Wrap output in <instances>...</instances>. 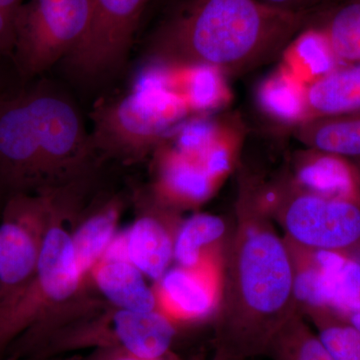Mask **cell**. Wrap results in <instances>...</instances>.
Returning a JSON list of instances; mask_svg holds the SVG:
<instances>
[{"label": "cell", "mask_w": 360, "mask_h": 360, "mask_svg": "<svg viewBox=\"0 0 360 360\" xmlns=\"http://www.w3.org/2000/svg\"><path fill=\"white\" fill-rule=\"evenodd\" d=\"M226 232V222L217 215L200 213L189 217L174 233V259L181 266H195L208 253L219 250Z\"/></svg>", "instance_id": "cell-19"}, {"label": "cell", "mask_w": 360, "mask_h": 360, "mask_svg": "<svg viewBox=\"0 0 360 360\" xmlns=\"http://www.w3.org/2000/svg\"><path fill=\"white\" fill-rule=\"evenodd\" d=\"M158 217L137 219L125 233L127 259L144 276L160 281L174 259V234Z\"/></svg>", "instance_id": "cell-15"}, {"label": "cell", "mask_w": 360, "mask_h": 360, "mask_svg": "<svg viewBox=\"0 0 360 360\" xmlns=\"http://www.w3.org/2000/svg\"><path fill=\"white\" fill-rule=\"evenodd\" d=\"M260 202L286 239L312 250L348 252L360 245V205L326 198L297 186L290 175L264 186L257 181Z\"/></svg>", "instance_id": "cell-5"}, {"label": "cell", "mask_w": 360, "mask_h": 360, "mask_svg": "<svg viewBox=\"0 0 360 360\" xmlns=\"http://www.w3.org/2000/svg\"><path fill=\"white\" fill-rule=\"evenodd\" d=\"M82 277L73 250L72 236L63 227L51 225L40 245L33 283L44 302L58 304L70 300L79 290Z\"/></svg>", "instance_id": "cell-11"}, {"label": "cell", "mask_w": 360, "mask_h": 360, "mask_svg": "<svg viewBox=\"0 0 360 360\" xmlns=\"http://www.w3.org/2000/svg\"><path fill=\"white\" fill-rule=\"evenodd\" d=\"M210 360H241V359H231V357L224 356V355H221L219 354H217V352H214V355H213L212 359Z\"/></svg>", "instance_id": "cell-29"}, {"label": "cell", "mask_w": 360, "mask_h": 360, "mask_svg": "<svg viewBox=\"0 0 360 360\" xmlns=\"http://www.w3.org/2000/svg\"><path fill=\"white\" fill-rule=\"evenodd\" d=\"M354 162L355 170H356L357 177H359V184L360 189V158H350Z\"/></svg>", "instance_id": "cell-28"}, {"label": "cell", "mask_w": 360, "mask_h": 360, "mask_svg": "<svg viewBox=\"0 0 360 360\" xmlns=\"http://www.w3.org/2000/svg\"><path fill=\"white\" fill-rule=\"evenodd\" d=\"M307 316L314 322L319 338L335 360H360V331L345 317L315 310Z\"/></svg>", "instance_id": "cell-23"}, {"label": "cell", "mask_w": 360, "mask_h": 360, "mask_svg": "<svg viewBox=\"0 0 360 360\" xmlns=\"http://www.w3.org/2000/svg\"><path fill=\"white\" fill-rule=\"evenodd\" d=\"M90 135L75 106L37 87L0 96V181L21 187L77 172L89 158Z\"/></svg>", "instance_id": "cell-3"}, {"label": "cell", "mask_w": 360, "mask_h": 360, "mask_svg": "<svg viewBox=\"0 0 360 360\" xmlns=\"http://www.w3.org/2000/svg\"><path fill=\"white\" fill-rule=\"evenodd\" d=\"M290 176L310 193L360 205L359 177L350 158L309 148L296 156Z\"/></svg>", "instance_id": "cell-12"}, {"label": "cell", "mask_w": 360, "mask_h": 360, "mask_svg": "<svg viewBox=\"0 0 360 360\" xmlns=\"http://www.w3.org/2000/svg\"><path fill=\"white\" fill-rule=\"evenodd\" d=\"M15 18L0 9V56H13L15 42Z\"/></svg>", "instance_id": "cell-25"}, {"label": "cell", "mask_w": 360, "mask_h": 360, "mask_svg": "<svg viewBox=\"0 0 360 360\" xmlns=\"http://www.w3.org/2000/svg\"><path fill=\"white\" fill-rule=\"evenodd\" d=\"M94 360H165V357L160 359H146V357L136 356L118 349L101 350Z\"/></svg>", "instance_id": "cell-26"}, {"label": "cell", "mask_w": 360, "mask_h": 360, "mask_svg": "<svg viewBox=\"0 0 360 360\" xmlns=\"http://www.w3.org/2000/svg\"><path fill=\"white\" fill-rule=\"evenodd\" d=\"M319 13L323 16L312 14L307 26L319 33L336 63H360V0H349Z\"/></svg>", "instance_id": "cell-18"}, {"label": "cell", "mask_w": 360, "mask_h": 360, "mask_svg": "<svg viewBox=\"0 0 360 360\" xmlns=\"http://www.w3.org/2000/svg\"><path fill=\"white\" fill-rule=\"evenodd\" d=\"M220 250L208 253L195 266L177 265L156 281V309L174 324L201 321L215 314L221 290Z\"/></svg>", "instance_id": "cell-9"}, {"label": "cell", "mask_w": 360, "mask_h": 360, "mask_svg": "<svg viewBox=\"0 0 360 360\" xmlns=\"http://www.w3.org/2000/svg\"><path fill=\"white\" fill-rule=\"evenodd\" d=\"M305 120L360 111V63L342 65L304 87Z\"/></svg>", "instance_id": "cell-14"}, {"label": "cell", "mask_w": 360, "mask_h": 360, "mask_svg": "<svg viewBox=\"0 0 360 360\" xmlns=\"http://www.w3.org/2000/svg\"><path fill=\"white\" fill-rule=\"evenodd\" d=\"M91 20V0H25L16 15L11 56L21 77H37L68 58Z\"/></svg>", "instance_id": "cell-6"}, {"label": "cell", "mask_w": 360, "mask_h": 360, "mask_svg": "<svg viewBox=\"0 0 360 360\" xmlns=\"http://www.w3.org/2000/svg\"><path fill=\"white\" fill-rule=\"evenodd\" d=\"M265 355L272 360H335L300 312L272 338Z\"/></svg>", "instance_id": "cell-21"}, {"label": "cell", "mask_w": 360, "mask_h": 360, "mask_svg": "<svg viewBox=\"0 0 360 360\" xmlns=\"http://www.w3.org/2000/svg\"><path fill=\"white\" fill-rule=\"evenodd\" d=\"M307 148L347 158H360V111L310 118L295 125Z\"/></svg>", "instance_id": "cell-17"}, {"label": "cell", "mask_w": 360, "mask_h": 360, "mask_svg": "<svg viewBox=\"0 0 360 360\" xmlns=\"http://www.w3.org/2000/svg\"><path fill=\"white\" fill-rule=\"evenodd\" d=\"M149 0H91L92 20L82 44L66 58L84 75H103L129 52Z\"/></svg>", "instance_id": "cell-8"}, {"label": "cell", "mask_w": 360, "mask_h": 360, "mask_svg": "<svg viewBox=\"0 0 360 360\" xmlns=\"http://www.w3.org/2000/svg\"><path fill=\"white\" fill-rule=\"evenodd\" d=\"M303 92L304 87L298 86L288 75L278 73L262 84L260 103L272 117L296 125L307 118Z\"/></svg>", "instance_id": "cell-22"}, {"label": "cell", "mask_w": 360, "mask_h": 360, "mask_svg": "<svg viewBox=\"0 0 360 360\" xmlns=\"http://www.w3.org/2000/svg\"><path fill=\"white\" fill-rule=\"evenodd\" d=\"M257 1L279 11L310 16L322 11L324 7L336 4L340 0H257Z\"/></svg>", "instance_id": "cell-24"}, {"label": "cell", "mask_w": 360, "mask_h": 360, "mask_svg": "<svg viewBox=\"0 0 360 360\" xmlns=\"http://www.w3.org/2000/svg\"><path fill=\"white\" fill-rule=\"evenodd\" d=\"M182 99L150 79L125 96L97 104L90 139L97 150L136 160L167 141L189 112Z\"/></svg>", "instance_id": "cell-4"}, {"label": "cell", "mask_w": 360, "mask_h": 360, "mask_svg": "<svg viewBox=\"0 0 360 360\" xmlns=\"http://www.w3.org/2000/svg\"><path fill=\"white\" fill-rule=\"evenodd\" d=\"M309 20L257 0H184L156 30L150 53L165 66L240 75L283 56Z\"/></svg>", "instance_id": "cell-2"}, {"label": "cell", "mask_w": 360, "mask_h": 360, "mask_svg": "<svg viewBox=\"0 0 360 360\" xmlns=\"http://www.w3.org/2000/svg\"><path fill=\"white\" fill-rule=\"evenodd\" d=\"M97 288L120 309L156 310L155 291L129 260L101 258L91 270Z\"/></svg>", "instance_id": "cell-16"}, {"label": "cell", "mask_w": 360, "mask_h": 360, "mask_svg": "<svg viewBox=\"0 0 360 360\" xmlns=\"http://www.w3.org/2000/svg\"><path fill=\"white\" fill-rule=\"evenodd\" d=\"M9 210L15 217L0 225V283L6 288H20L34 278L41 238L25 224L20 196Z\"/></svg>", "instance_id": "cell-13"}, {"label": "cell", "mask_w": 360, "mask_h": 360, "mask_svg": "<svg viewBox=\"0 0 360 360\" xmlns=\"http://www.w3.org/2000/svg\"><path fill=\"white\" fill-rule=\"evenodd\" d=\"M155 193L163 205L191 207L205 202L220 184L198 161L165 142L158 148Z\"/></svg>", "instance_id": "cell-10"}, {"label": "cell", "mask_w": 360, "mask_h": 360, "mask_svg": "<svg viewBox=\"0 0 360 360\" xmlns=\"http://www.w3.org/2000/svg\"><path fill=\"white\" fill-rule=\"evenodd\" d=\"M296 312L290 250L260 202L257 180L246 175L222 255L215 352L241 360L265 355Z\"/></svg>", "instance_id": "cell-1"}, {"label": "cell", "mask_w": 360, "mask_h": 360, "mask_svg": "<svg viewBox=\"0 0 360 360\" xmlns=\"http://www.w3.org/2000/svg\"><path fill=\"white\" fill-rule=\"evenodd\" d=\"M347 321H349L357 330L360 331V311L355 312V314L350 315Z\"/></svg>", "instance_id": "cell-27"}, {"label": "cell", "mask_w": 360, "mask_h": 360, "mask_svg": "<svg viewBox=\"0 0 360 360\" xmlns=\"http://www.w3.org/2000/svg\"><path fill=\"white\" fill-rule=\"evenodd\" d=\"M117 219L118 206L111 202L85 220L72 236L75 259L82 277L91 272L110 248Z\"/></svg>", "instance_id": "cell-20"}, {"label": "cell", "mask_w": 360, "mask_h": 360, "mask_svg": "<svg viewBox=\"0 0 360 360\" xmlns=\"http://www.w3.org/2000/svg\"><path fill=\"white\" fill-rule=\"evenodd\" d=\"M293 290L307 314L328 310L347 319L360 311V262L347 252L310 250L296 264Z\"/></svg>", "instance_id": "cell-7"}]
</instances>
